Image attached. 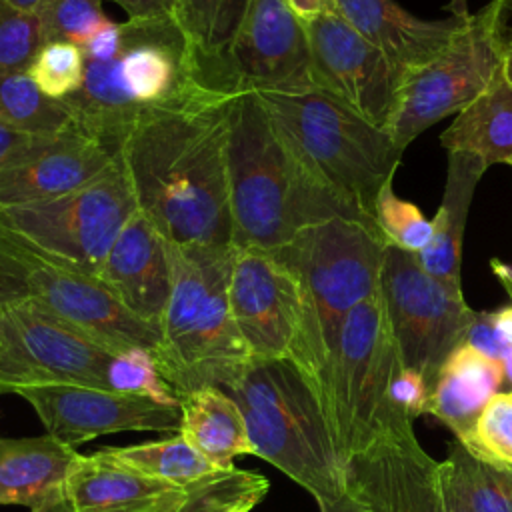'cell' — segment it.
Instances as JSON below:
<instances>
[{
  "label": "cell",
  "instance_id": "35",
  "mask_svg": "<svg viewBox=\"0 0 512 512\" xmlns=\"http://www.w3.org/2000/svg\"><path fill=\"white\" fill-rule=\"evenodd\" d=\"M462 446L478 460L512 468V390L488 400Z\"/></svg>",
  "mask_w": 512,
  "mask_h": 512
},
{
  "label": "cell",
  "instance_id": "32",
  "mask_svg": "<svg viewBox=\"0 0 512 512\" xmlns=\"http://www.w3.org/2000/svg\"><path fill=\"white\" fill-rule=\"evenodd\" d=\"M446 460L474 512H512V468L478 460L456 440Z\"/></svg>",
  "mask_w": 512,
  "mask_h": 512
},
{
  "label": "cell",
  "instance_id": "24",
  "mask_svg": "<svg viewBox=\"0 0 512 512\" xmlns=\"http://www.w3.org/2000/svg\"><path fill=\"white\" fill-rule=\"evenodd\" d=\"M486 162L468 152H448V170L442 202L432 218V238L428 246L418 252L422 268L462 292V244L470 212V204L480 184Z\"/></svg>",
  "mask_w": 512,
  "mask_h": 512
},
{
  "label": "cell",
  "instance_id": "1",
  "mask_svg": "<svg viewBox=\"0 0 512 512\" xmlns=\"http://www.w3.org/2000/svg\"><path fill=\"white\" fill-rule=\"evenodd\" d=\"M234 96L198 86L142 110L120 144L138 210L172 246H234L226 164Z\"/></svg>",
  "mask_w": 512,
  "mask_h": 512
},
{
  "label": "cell",
  "instance_id": "19",
  "mask_svg": "<svg viewBox=\"0 0 512 512\" xmlns=\"http://www.w3.org/2000/svg\"><path fill=\"white\" fill-rule=\"evenodd\" d=\"M118 154L80 128L44 138L0 170V206L62 198L110 172Z\"/></svg>",
  "mask_w": 512,
  "mask_h": 512
},
{
  "label": "cell",
  "instance_id": "42",
  "mask_svg": "<svg viewBox=\"0 0 512 512\" xmlns=\"http://www.w3.org/2000/svg\"><path fill=\"white\" fill-rule=\"evenodd\" d=\"M42 140H44L42 136H32L0 124V170L10 162H14L16 158H20L22 154H26L28 150H32Z\"/></svg>",
  "mask_w": 512,
  "mask_h": 512
},
{
  "label": "cell",
  "instance_id": "54",
  "mask_svg": "<svg viewBox=\"0 0 512 512\" xmlns=\"http://www.w3.org/2000/svg\"><path fill=\"white\" fill-rule=\"evenodd\" d=\"M0 392H2V390H0Z\"/></svg>",
  "mask_w": 512,
  "mask_h": 512
},
{
  "label": "cell",
  "instance_id": "18",
  "mask_svg": "<svg viewBox=\"0 0 512 512\" xmlns=\"http://www.w3.org/2000/svg\"><path fill=\"white\" fill-rule=\"evenodd\" d=\"M30 298L114 354L130 348L154 354L162 342L160 328L134 314L96 276L40 262L30 276Z\"/></svg>",
  "mask_w": 512,
  "mask_h": 512
},
{
  "label": "cell",
  "instance_id": "7",
  "mask_svg": "<svg viewBox=\"0 0 512 512\" xmlns=\"http://www.w3.org/2000/svg\"><path fill=\"white\" fill-rule=\"evenodd\" d=\"M124 40L106 62L84 60V80L64 104L76 126L116 154L138 114L198 86L212 88L174 18L126 20Z\"/></svg>",
  "mask_w": 512,
  "mask_h": 512
},
{
  "label": "cell",
  "instance_id": "26",
  "mask_svg": "<svg viewBox=\"0 0 512 512\" xmlns=\"http://www.w3.org/2000/svg\"><path fill=\"white\" fill-rule=\"evenodd\" d=\"M220 472L234 458L252 454L248 428L236 400L220 386H204L180 396V432Z\"/></svg>",
  "mask_w": 512,
  "mask_h": 512
},
{
  "label": "cell",
  "instance_id": "20",
  "mask_svg": "<svg viewBox=\"0 0 512 512\" xmlns=\"http://www.w3.org/2000/svg\"><path fill=\"white\" fill-rule=\"evenodd\" d=\"M98 278L134 314L160 328L170 294L168 242L144 212L136 210L126 220Z\"/></svg>",
  "mask_w": 512,
  "mask_h": 512
},
{
  "label": "cell",
  "instance_id": "50",
  "mask_svg": "<svg viewBox=\"0 0 512 512\" xmlns=\"http://www.w3.org/2000/svg\"><path fill=\"white\" fill-rule=\"evenodd\" d=\"M330 512H376V510L346 492L344 498H342Z\"/></svg>",
  "mask_w": 512,
  "mask_h": 512
},
{
  "label": "cell",
  "instance_id": "4",
  "mask_svg": "<svg viewBox=\"0 0 512 512\" xmlns=\"http://www.w3.org/2000/svg\"><path fill=\"white\" fill-rule=\"evenodd\" d=\"M232 248L168 244L170 294L154 360L178 400L204 386H230L250 360L228 300Z\"/></svg>",
  "mask_w": 512,
  "mask_h": 512
},
{
  "label": "cell",
  "instance_id": "33",
  "mask_svg": "<svg viewBox=\"0 0 512 512\" xmlns=\"http://www.w3.org/2000/svg\"><path fill=\"white\" fill-rule=\"evenodd\" d=\"M374 224L388 246H396L406 252H422L432 238V220L422 210L396 196L392 180H388L374 204Z\"/></svg>",
  "mask_w": 512,
  "mask_h": 512
},
{
  "label": "cell",
  "instance_id": "12",
  "mask_svg": "<svg viewBox=\"0 0 512 512\" xmlns=\"http://www.w3.org/2000/svg\"><path fill=\"white\" fill-rule=\"evenodd\" d=\"M114 356L32 298L0 312L2 392L58 384L110 390L108 370Z\"/></svg>",
  "mask_w": 512,
  "mask_h": 512
},
{
  "label": "cell",
  "instance_id": "49",
  "mask_svg": "<svg viewBox=\"0 0 512 512\" xmlns=\"http://www.w3.org/2000/svg\"><path fill=\"white\" fill-rule=\"evenodd\" d=\"M490 268H492V274L496 276V280L500 282V286L504 288V292L510 296V302H512V266L502 262V260L492 258Z\"/></svg>",
  "mask_w": 512,
  "mask_h": 512
},
{
  "label": "cell",
  "instance_id": "31",
  "mask_svg": "<svg viewBox=\"0 0 512 512\" xmlns=\"http://www.w3.org/2000/svg\"><path fill=\"white\" fill-rule=\"evenodd\" d=\"M270 484L260 472L232 468L188 486V496L178 512H232L242 506L254 508L264 500Z\"/></svg>",
  "mask_w": 512,
  "mask_h": 512
},
{
  "label": "cell",
  "instance_id": "5",
  "mask_svg": "<svg viewBox=\"0 0 512 512\" xmlns=\"http://www.w3.org/2000/svg\"><path fill=\"white\" fill-rule=\"evenodd\" d=\"M256 94L306 174L356 218L374 224L378 192L404 154L390 134L318 88Z\"/></svg>",
  "mask_w": 512,
  "mask_h": 512
},
{
  "label": "cell",
  "instance_id": "44",
  "mask_svg": "<svg viewBox=\"0 0 512 512\" xmlns=\"http://www.w3.org/2000/svg\"><path fill=\"white\" fill-rule=\"evenodd\" d=\"M118 4L130 20H164L174 18L176 4L174 0H112Z\"/></svg>",
  "mask_w": 512,
  "mask_h": 512
},
{
  "label": "cell",
  "instance_id": "14",
  "mask_svg": "<svg viewBox=\"0 0 512 512\" xmlns=\"http://www.w3.org/2000/svg\"><path fill=\"white\" fill-rule=\"evenodd\" d=\"M304 28L314 88L336 98L370 124L384 128L394 108L402 72L336 12L304 20Z\"/></svg>",
  "mask_w": 512,
  "mask_h": 512
},
{
  "label": "cell",
  "instance_id": "11",
  "mask_svg": "<svg viewBox=\"0 0 512 512\" xmlns=\"http://www.w3.org/2000/svg\"><path fill=\"white\" fill-rule=\"evenodd\" d=\"M380 294L400 366L422 374L432 388L448 354L466 342L478 310L468 306L464 292L452 290L428 274L414 252L388 244Z\"/></svg>",
  "mask_w": 512,
  "mask_h": 512
},
{
  "label": "cell",
  "instance_id": "38",
  "mask_svg": "<svg viewBox=\"0 0 512 512\" xmlns=\"http://www.w3.org/2000/svg\"><path fill=\"white\" fill-rule=\"evenodd\" d=\"M46 42L84 46L108 22L102 0H50L38 10Z\"/></svg>",
  "mask_w": 512,
  "mask_h": 512
},
{
  "label": "cell",
  "instance_id": "52",
  "mask_svg": "<svg viewBox=\"0 0 512 512\" xmlns=\"http://www.w3.org/2000/svg\"><path fill=\"white\" fill-rule=\"evenodd\" d=\"M500 362H502V368H504V378H506V384L512 386V344L508 342L502 356H500Z\"/></svg>",
  "mask_w": 512,
  "mask_h": 512
},
{
  "label": "cell",
  "instance_id": "53",
  "mask_svg": "<svg viewBox=\"0 0 512 512\" xmlns=\"http://www.w3.org/2000/svg\"><path fill=\"white\" fill-rule=\"evenodd\" d=\"M252 508L250 506H242V508H236V510H232V512H250Z\"/></svg>",
  "mask_w": 512,
  "mask_h": 512
},
{
  "label": "cell",
  "instance_id": "3",
  "mask_svg": "<svg viewBox=\"0 0 512 512\" xmlns=\"http://www.w3.org/2000/svg\"><path fill=\"white\" fill-rule=\"evenodd\" d=\"M226 390L242 410L252 454L330 512L346 494V462L314 382L290 358H250Z\"/></svg>",
  "mask_w": 512,
  "mask_h": 512
},
{
  "label": "cell",
  "instance_id": "39",
  "mask_svg": "<svg viewBox=\"0 0 512 512\" xmlns=\"http://www.w3.org/2000/svg\"><path fill=\"white\" fill-rule=\"evenodd\" d=\"M40 264L0 226V312L30 298V276Z\"/></svg>",
  "mask_w": 512,
  "mask_h": 512
},
{
  "label": "cell",
  "instance_id": "2",
  "mask_svg": "<svg viewBox=\"0 0 512 512\" xmlns=\"http://www.w3.org/2000/svg\"><path fill=\"white\" fill-rule=\"evenodd\" d=\"M226 164L234 246L276 252L310 224L360 220L306 174L256 92L234 96Z\"/></svg>",
  "mask_w": 512,
  "mask_h": 512
},
{
  "label": "cell",
  "instance_id": "27",
  "mask_svg": "<svg viewBox=\"0 0 512 512\" xmlns=\"http://www.w3.org/2000/svg\"><path fill=\"white\" fill-rule=\"evenodd\" d=\"M448 152H468L492 164L512 166V82L502 66L488 88L456 114L442 132Z\"/></svg>",
  "mask_w": 512,
  "mask_h": 512
},
{
  "label": "cell",
  "instance_id": "9",
  "mask_svg": "<svg viewBox=\"0 0 512 512\" xmlns=\"http://www.w3.org/2000/svg\"><path fill=\"white\" fill-rule=\"evenodd\" d=\"M136 210L128 178L116 162L110 172L62 198L0 206V226L36 260L98 278L110 246Z\"/></svg>",
  "mask_w": 512,
  "mask_h": 512
},
{
  "label": "cell",
  "instance_id": "43",
  "mask_svg": "<svg viewBox=\"0 0 512 512\" xmlns=\"http://www.w3.org/2000/svg\"><path fill=\"white\" fill-rule=\"evenodd\" d=\"M496 40L502 54V70L512 82V0H496Z\"/></svg>",
  "mask_w": 512,
  "mask_h": 512
},
{
  "label": "cell",
  "instance_id": "22",
  "mask_svg": "<svg viewBox=\"0 0 512 512\" xmlns=\"http://www.w3.org/2000/svg\"><path fill=\"white\" fill-rule=\"evenodd\" d=\"M66 496L74 512H178L188 486L144 476L94 452L74 462Z\"/></svg>",
  "mask_w": 512,
  "mask_h": 512
},
{
  "label": "cell",
  "instance_id": "46",
  "mask_svg": "<svg viewBox=\"0 0 512 512\" xmlns=\"http://www.w3.org/2000/svg\"><path fill=\"white\" fill-rule=\"evenodd\" d=\"M286 4L296 12L298 18L310 20L324 12H334L336 0H286Z\"/></svg>",
  "mask_w": 512,
  "mask_h": 512
},
{
  "label": "cell",
  "instance_id": "47",
  "mask_svg": "<svg viewBox=\"0 0 512 512\" xmlns=\"http://www.w3.org/2000/svg\"><path fill=\"white\" fill-rule=\"evenodd\" d=\"M490 314H492V322H494V328L498 330V334L506 342L512 344V302H510V306H504Z\"/></svg>",
  "mask_w": 512,
  "mask_h": 512
},
{
  "label": "cell",
  "instance_id": "8",
  "mask_svg": "<svg viewBox=\"0 0 512 512\" xmlns=\"http://www.w3.org/2000/svg\"><path fill=\"white\" fill-rule=\"evenodd\" d=\"M400 368L378 288L346 314L324 386V410L346 464L374 444L400 414L390 400Z\"/></svg>",
  "mask_w": 512,
  "mask_h": 512
},
{
  "label": "cell",
  "instance_id": "10",
  "mask_svg": "<svg viewBox=\"0 0 512 512\" xmlns=\"http://www.w3.org/2000/svg\"><path fill=\"white\" fill-rule=\"evenodd\" d=\"M500 66L496 0H490L478 12H466L460 28L436 56L402 74L384 130L406 150L426 128L448 114H458L480 96Z\"/></svg>",
  "mask_w": 512,
  "mask_h": 512
},
{
  "label": "cell",
  "instance_id": "15",
  "mask_svg": "<svg viewBox=\"0 0 512 512\" xmlns=\"http://www.w3.org/2000/svg\"><path fill=\"white\" fill-rule=\"evenodd\" d=\"M346 492L376 512H446L442 462L422 448L404 412L348 460Z\"/></svg>",
  "mask_w": 512,
  "mask_h": 512
},
{
  "label": "cell",
  "instance_id": "28",
  "mask_svg": "<svg viewBox=\"0 0 512 512\" xmlns=\"http://www.w3.org/2000/svg\"><path fill=\"white\" fill-rule=\"evenodd\" d=\"M176 22L190 42L204 80L222 92H238L226 72V52L248 0H174Z\"/></svg>",
  "mask_w": 512,
  "mask_h": 512
},
{
  "label": "cell",
  "instance_id": "25",
  "mask_svg": "<svg viewBox=\"0 0 512 512\" xmlns=\"http://www.w3.org/2000/svg\"><path fill=\"white\" fill-rule=\"evenodd\" d=\"M78 452L54 436L0 438V506L30 510L66 488Z\"/></svg>",
  "mask_w": 512,
  "mask_h": 512
},
{
  "label": "cell",
  "instance_id": "48",
  "mask_svg": "<svg viewBox=\"0 0 512 512\" xmlns=\"http://www.w3.org/2000/svg\"><path fill=\"white\" fill-rule=\"evenodd\" d=\"M32 512H74L68 496H66V488L58 494H54L52 498H48L46 502H42L40 506L32 508Z\"/></svg>",
  "mask_w": 512,
  "mask_h": 512
},
{
  "label": "cell",
  "instance_id": "36",
  "mask_svg": "<svg viewBox=\"0 0 512 512\" xmlns=\"http://www.w3.org/2000/svg\"><path fill=\"white\" fill-rule=\"evenodd\" d=\"M44 44L38 12H24L0 0V74L28 72Z\"/></svg>",
  "mask_w": 512,
  "mask_h": 512
},
{
  "label": "cell",
  "instance_id": "29",
  "mask_svg": "<svg viewBox=\"0 0 512 512\" xmlns=\"http://www.w3.org/2000/svg\"><path fill=\"white\" fill-rule=\"evenodd\" d=\"M98 454L144 476L176 486H190L220 472L182 434L122 448L108 446L98 450Z\"/></svg>",
  "mask_w": 512,
  "mask_h": 512
},
{
  "label": "cell",
  "instance_id": "6",
  "mask_svg": "<svg viewBox=\"0 0 512 512\" xmlns=\"http://www.w3.org/2000/svg\"><path fill=\"white\" fill-rule=\"evenodd\" d=\"M386 242L374 224L334 216L302 228L276 254L298 278L302 334L292 362L314 382L322 404L346 314L380 288Z\"/></svg>",
  "mask_w": 512,
  "mask_h": 512
},
{
  "label": "cell",
  "instance_id": "45",
  "mask_svg": "<svg viewBox=\"0 0 512 512\" xmlns=\"http://www.w3.org/2000/svg\"><path fill=\"white\" fill-rule=\"evenodd\" d=\"M442 488H444L446 512H474L448 460H442Z\"/></svg>",
  "mask_w": 512,
  "mask_h": 512
},
{
  "label": "cell",
  "instance_id": "41",
  "mask_svg": "<svg viewBox=\"0 0 512 512\" xmlns=\"http://www.w3.org/2000/svg\"><path fill=\"white\" fill-rule=\"evenodd\" d=\"M466 342H470L472 346H476L478 350H482L484 354H488L496 360H500V356L508 344L494 328L490 312H476V318L468 330Z\"/></svg>",
  "mask_w": 512,
  "mask_h": 512
},
{
  "label": "cell",
  "instance_id": "16",
  "mask_svg": "<svg viewBox=\"0 0 512 512\" xmlns=\"http://www.w3.org/2000/svg\"><path fill=\"white\" fill-rule=\"evenodd\" d=\"M226 72L238 92L314 88L304 20L286 0H248L226 52Z\"/></svg>",
  "mask_w": 512,
  "mask_h": 512
},
{
  "label": "cell",
  "instance_id": "40",
  "mask_svg": "<svg viewBox=\"0 0 512 512\" xmlns=\"http://www.w3.org/2000/svg\"><path fill=\"white\" fill-rule=\"evenodd\" d=\"M390 400L394 408L404 412L410 420H416L428 412L430 384L422 374L400 368L390 386Z\"/></svg>",
  "mask_w": 512,
  "mask_h": 512
},
{
  "label": "cell",
  "instance_id": "51",
  "mask_svg": "<svg viewBox=\"0 0 512 512\" xmlns=\"http://www.w3.org/2000/svg\"><path fill=\"white\" fill-rule=\"evenodd\" d=\"M4 2L18 8V10H24V12H38L50 0H4Z\"/></svg>",
  "mask_w": 512,
  "mask_h": 512
},
{
  "label": "cell",
  "instance_id": "13",
  "mask_svg": "<svg viewBox=\"0 0 512 512\" xmlns=\"http://www.w3.org/2000/svg\"><path fill=\"white\" fill-rule=\"evenodd\" d=\"M228 300L250 358H294L304 322L302 292L276 252L234 246Z\"/></svg>",
  "mask_w": 512,
  "mask_h": 512
},
{
  "label": "cell",
  "instance_id": "21",
  "mask_svg": "<svg viewBox=\"0 0 512 512\" xmlns=\"http://www.w3.org/2000/svg\"><path fill=\"white\" fill-rule=\"evenodd\" d=\"M334 12L378 46L404 74L436 56L460 28L466 12L424 20L394 0H336Z\"/></svg>",
  "mask_w": 512,
  "mask_h": 512
},
{
  "label": "cell",
  "instance_id": "17",
  "mask_svg": "<svg viewBox=\"0 0 512 512\" xmlns=\"http://www.w3.org/2000/svg\"><path fill=\"white\" fill-rule=\"evenodd\" d=\"M36 410L46 434L78 446L114 432H180V408L144 396L86 386H28L16 390Z\"/></svg>",
  "mask_w": 512,
  "mask_h": 512
},
{
  "label": "cell",
  "instance_id": "30",
  "mask_svg": "<svg viewBox=\"0 0 512 512\" xmlns=\"http://www.w3.org/2000/svg\"><path fill=\"white\" fill-rule=\"evenodd\" d=\"M0 124L42 138L78 128L64 100L46 96L28 72L0 74Z\"/></svg>",
  "mask_w": 512,
  "mask_h": 512
},
{
  "label": "cell",
  "instance_id": "34",
  "mask_svg": "<svg viewBox=\"0 0 512 512\" xmlns=\"http://www.w3.org/2000/svg\"><path fill=\"white\" fill-rule=\"evenodd\" d=\"M110 390L118 394L144 396L164 406L180 408L178 396L162 378L152 350L130 348L114 356L108 370Z\"/></svg>",
  "mask_w": 512,
  "mask_h": 512
},
{
  "label": "cell",
  "instance_id": "37",
  "mask_svg": "<svg viewBox=\"0 0 512 512\" xmlns=\"http://www.w3.org/2000/svg\"><path fill=\"white\" fill-rule=\"evenodd\" d=\"M28 74L46 96L66 100L80 90L84 80L82 48L70 42H46Z\"/></svg>",
  "mask_w": 512,
  "mask_h": 512
},
{
  "label": "cell",
  "instance_id": "23",
  "mask_svg": "<svg viewBox=\"0 0 512 512\" xmlns=\"http://www.w3.org/2000/svg\"><path fill=\"white\" fill-rule=\"evenodd\" d=\"M506 384L502 362L484 354L470 342L458 344L430 388L428 412L438 418L456 442L464 444L488 400Z\"/></svg>",
  "mask_w": 512,
  "mask_h": 512
}]
</instances>
